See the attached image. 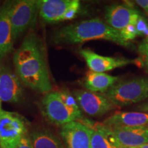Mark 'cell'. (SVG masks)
Instances as JSON below:
<instances>
[{
    "instance_id": "cell-6",
    "label": "cell",
    "mask_w": 148,
    "mask_h": 148,
    "mask_svg": "<svg viewBox=\"0 0 148 148\" xmlns=\"http://www.w3.org/2000/svg\"><path fill=\"white\" fill-rule=\"evenodd\" d=\"M38 3V14L46 23L69 21L80 9L78 0H40Z\"/></svg>"
},
{
    "instance_id": "cell-2",
    "label": "cell",
    "mask_w": 148,
    "mask_h": 148,
    "mask_svg": "<svg viewBox=\"0 0 148 148\" xmlns=\"http://www.w3.org/2000/svg\"><path fill=\"white\" fill-rule=\"evenodd\" d=\"M55 44H77L92 40H107L123 47L134 45L125 41L119 31L108 25L100 18H94L69 24L56 31L52 35Z\"/></svg>"
},
{
    "instance_id": "cell-15",
    "label": "cell",
    "mask_w": 148,
    "mask_h": 148,
    "mask_svg": "<svg viewBox=\"0 0 148 148\" xmlns=\"http://www.w3.org/2000/svg\"><path fill=\"white\" fill-rule=\"evenodd\" d=\"M102 124L110 128L148 125V113L142 112H117L105 119Z\"/></svg>"
},
{
    "instance_id": "cell-18",
    "label": "cell",
    "mask_w": 148,
    "mask_h": 148,
    "mask_svg": "<svg viewBox=\"0 0 148 148\" xmlns=\"http://www.w3.org/2000/svg\"><path fill=\"white\" fill-rule=\"evenodd\" d=\"M33 148H66L58 136L49 130L38 128L29 134Z\"/></svg>"
},
{
    "instance_id": "cell-11",
    "label": "cell",
    "mask_w": 148,
    "mask_h": 148,
    "mask_svg": "<svg viewBox=\"0 0 148 148\" xmlns=\"http://www.w3.org/2000/svg\"><path fill=\"white\" fill-rule=\"evenodd\" d=\"M79 53L86 61L90 71L97 73H105L116 68L136 63V60L123 57L103 56L89 49H81Z\"/></svg>"
},
{
    "instance_id": "cell-13",
    "label": "cell",
    "mask_w": 148,
    "mask_h": 148,
    "mask_svg": "<svg viewBox=\"0 0 148 148\" xmlns=\"http://www.w3.org/2000/svg\"><path fill=\"white\" fill-rule=\"evenodd\" d=\"M111 129L117 141L123 147L130 148L148 144V125Z\"/></svg>"
},
{
    "instance_id": "cell-24",
    "label": "cell",
    "mask_w": 148,
    "mask_h": 148,
    "mask_svg": "<svg viewBox=\"0 0 148 148\" xmlns=\"http://www.w3.org/2000/svg\"><path fill=\"white\" fill-rule=\"evenodd\" d=\"M148 14V0H138L135 1Z\"/></svg>"
},
{
    "instance_id": "cell-25",
    "label": "cell",
    "mask_w": 148,
    "mask_h": 148,
    "mask_svg": "<svg viewBox=\"0 0 148 148\" xmlns=\"http://www.w3.org/2000/svg\"><path fill=\"white\" fill-rule=\"evenodd\" d=\"M130 148H148V144H146V145H143L138 146V147H130Z\"/></svg>"
},
{
    "instance_id": "cell-8",
    "label": "cell",
    "mask_w": 148,
    "mask_h": 148,
    "mask_svg": "<svg viewBox=\"0 0 148 148\" xmlns=\"http://www.w3.org/2000/svg\"><path fill=\"white\" fill-rule=\"evenodd\" d=\"M91 134L88 121L78 120L61 126L60 136L66 148H90Z\"/></svg>"
},
{
    "instance_id": "cell-5",
    "label": "cell",
    "mask_w": 148,
    "mask_h": 148,
    "mask_svg": "<svg viewBox=\"0 0 148 148\" xmlns=\"http://www.w3.org/2000/svg\"><path fill=\"white\" fill-rule=\"evenodd\" d=\"M38 14L36 0H19L10 2V18L15 40L27 29L32 28Z\"/></svg>"
},
{
    "instance_id": "cell-12",
    "label": "cell",
    "mask_w": 148,
    "mask_h": 148,
    "mask_svg": "<svg viewBox=\"0 0 148 148\" xmlns=\"http://www.w3.org/2000/svg\"><path fill=\"white\" fill-rule=\"evenodd\" d=\"M139 16L136 9L127 5L113 4L105 8L106 23L119 32L130 25H135Z\"/></svg>"
},
{
    "instance_id": "cell-7",
    "label": "cell",
    "mask_w": 148,
    "mask_h": 148,
    "mask_svg": "<svg viewBox=\"0 0 148 148\" xmlns=\"http://www.w3.org/2000/svg\"><path fill=\"white\" fill-rule=\"evenodd\" d=\"M26 133V123L20 114L4 110L0 112V147L16 148Z\"/></svg>"
},
{
    "instance_id": "cell-14",
    "label": "cell",
    "mask_w": 148,
    "mask_h": 148,
    "mask_svg": "<svg viewBox=\"0 0 148 148\" xmlns=\"http://www.w3.org/2000/svg\"><path fill=\"white\" fill-rule=\"evenodd\" d=\"M14 42L8 2L5 3L0 10V60L12 52Z\"/></svg>"
},
{
    "instance_id": "cell-22",
    "label": "cell",
    "mask_w": 148,
    "mask_h": 148,
    "mask_svg": "<svg viewBox=\"0 0 148 148\" xmlns=\"http://www.w3.org/2000/svg\"><path fill=\"white\" fill-rule=\"evenodd\" d=\"M16 148H33L32 140L28 133H26L22 137Z\"/></svg>"
},
{
    "instance_id": "cell-19",
    "label": "cell",
    "mask_w": 148,
    "mask_h": 148,
    "mask_svg": "<svg viewBox=\"0 0 148 148\" xmlns=\"http://www.w3.org/2000/svg\"><path fill=\"white\" fill-rule=\"evenodd\" d=\"M138 58L136 60L138 64L148 73V40H143L138 46Z\"/></svg>"
},
{
    "instance_id": "cell-16",
    "label": "cell",
    "mask_w": 148,
    "mask_h": 148,
    "mask_svg": "<svg viewBox=\"0 0 148 148\" xmlns=\"http://www.w3.org/2000/svg\"><path fill=\"white\" fill-rule=\"evenodd\" d=\"M89 122V121H88ZM92 128L90 148H122L112 129L102 124L89 122Z\"/></svg>"
},
{
    "instance_id": "cell-1",
    "label": "cell",
    "mask_w": 148,
    "mask_h": 148,
    "mask_svg": "<svg viewBox=\"0 0 148 148\" xmlns=\"http://www.w3.org/2000/svg\"><path fill=\"white\" fill-rule=\"evenodd\" d=\"M15 73L22 84L40 93L52 90L45 52L38 36L27 33L13 56Z\"/></svg>"
},
{
    "instance_id": "cell-26",
    "label": "cell",
    "mask_w": 148,
    "mask_h": 148,
    "mask_svg": "<svg viewBox=\"0 0 148 148\" xmlns=\"http://www.w3.org/2000/svg\"><path fill=\"white\" fill-rule=\"evenodd\" d=\"M1 103H2V101L1 100V99H0V112H1V111L3 110L2 109V106H1Z\"/></svg>"
},
{
    "instance_id": "cell-17",
    "label": "cell",
    "mask_w": 148,
    "mask_h": 148,
    "mask_svg": "<svg viewBox=\"0 0 148 148\" xmlns=\"http://www.w3.org/2000/svg\"><path fill=\"white\" fill-rule=\"evenodd\" d=\"M119 81V77L89 71L82 80L83 86L90 92L103 93Z\"/></svg>"
},
{
    "instance_id": "cell-27",
    "label": "cell",
    "mask_w": 148,
    "mask_h": 148,
    "mask_svg": "<svg viewBox=\"0 0 148 148\" xmlns=\"http://www.w3.org/2000/svg\"><path fill=\"white\" fill-rule=\"evenodd\" d=\"M122 148H128V147H123Z\"/></svg>"
},
{
    "instance_id": "cell-10",
    "label": "cell",
    "mask_w": 148,
    "mask_h": 148,
    "mask_svg": "<svg viewBox=\"0 0 148 148\" xmlns=\"http://www.w3.org/2000/svg\"><path fill=\"white\" fill-rule=\"evenodd\" d=\"M19 77L10 68L0 66V99L3 102L17 103L23 96V86Z\"/></svg>"
},
{
    "instance_id": "cell-23",
    "label": "cell",
    "mask_w": 148,
    "mask_h": 148,
    "mask_svg": "<svg viewBox=\"0 0 148 148\" xmlns=\"http://www.w3.org/2000/svg\"><path fill=\"white\" fill-rule=\"evenodd\" d=\"M135 110L140 111L142 112H147L148 113V100L146 101L145 102L140 103L136 107H135Z\"/></svg>"
},
{
    "instance_id": "cell-20",
    "label": "cell",
    "mask_w": 148,
    "mask_h": 148,
    "mask_svg": "<svg viewBox=\"0 0 148 148\" xmlns=\"http://www.w3.org/2000/svg\"><path fill=\"white\" fill-rule=\"evenodd\" d=\"M135 27L138 36L143 37L144 40H148V21L144 16L140 14Z\"/></svg>"
},
{
    "instance_id": "cell-3",
    "label": "cell",
    "mask_w": 148,
    "mask_h": 148,
    "mask_svg": "<svg viewBox=\"0 0 148 148\" xmlns=\"http://www.w3.org/2000/svg\"><path fill=\"white\" fill-rule=\"evenodd\" d=\"M39 107L45 119L57 125L78 121L82 116L76 99L65 90L44 94Z\"/></svg>"
},
{
    "instance_id": "cell-4",
    "label": "cell",
    "mask_w": 148,
    "mask_h": 148,
    "mask_svg": "<svg viewBox=\"0 0 148 148\" xmlns=\"http://www.w3.org/2000/svg\"><path fill=\"white\" fill-rule=\"evenodd\" d=\"M102 94L116 108L143 101L148 98V77L118 81Z\"/></svg>"
},
{
    "instance_id": "cell-9",
    "label": "cell",
    "mask_w": 148,
    "mask_h": 148,
    "mask_svg": "<svg viewBox=\"0 0 148 148\" xmlns=\"http://www.w3.org/2000/svg\"><path fill=\"white\" fill-rule=\"evenodd\" d=\"M73 93L80 110L90 116H102L116 108L102 93L84 90H75Z\"/></svg>"
},
{
    "instance_id": "cell-21",
    "label": "cell",
    "mask_w": 148,
    "mask_h": 148,
    "mask_svg": "<svg viewBox=\"0 0 148 148\" xmlns=\"http://www.w3.org/2000/svg\"><path fill=\"white\" fill-rule=\"evenodd\" d=\"M119 32L122 38L125 41L130 42V40L134 39L138 36L137 31H136L135 25H130L128 26L125 27V28L121 29V30H120Z\"/></svg>"
}]
</instances>
